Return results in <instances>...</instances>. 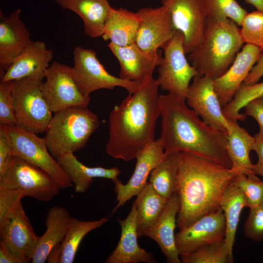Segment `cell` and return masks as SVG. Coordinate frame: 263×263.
<instances>
[{"label": "cell", "instance_id": "obj_1", "mask_svg": "<svg viewBox=\"0 0 263 263\" xmlns=\"http://www.w3.org/2000/svg\"><path fill=\"white\" fill-rule=\"evenodd\" d=\"M159 86L152 76L114 107L109 116L107 153L129 161L153 141L160 116Z\"/></svg>", "mask_w": 263, "mask_h": 263}, {"label": "cell", "instance_id": "obj_2", "mask_svg": "<svg viewBox=\"0 0 263 263\" xmlns=\"http://www.w3.org/2000/svg\"><path fill=\"white\" fill-rule=\"evenodd\" d=\"M176 192L180 202L179 230L220 208L221 198L239 171L212 159L187 152L178 153Z\"/></svg>", "mask_w": 263, "mask_h": 263}, {"label": "cell", "instance_id": "obj_3", "mask_svg": "<svg viewBox=\"0 0 263 263\" xmlns=\"http://www.w3.org/2000/svg\"><path fill=\"white\" fill-rule=\"evenodd\" d=\"M160 139L166 154L187 152L232 167L227 150L226 133L201 119L186 100L168 93L160 94Z\"/></svg>", "mask_w": 263, "mask_h": 263}, {"label": "cell", "instance_id": "obj_4", "mask_svg": "<svg viewBox=\"0 0 263 263\" xmlns=\"http://www.w3.org/2000/svg\"><path fill=\"white\" fill-rule=\"evenodd\" d=\"M238 26L227 18H207L200 42L188 56L199 75L214 80L227 70L244 43Z\"/></svg>", "mask_w": 263, "mask_h": 263}, {"label": "cell", "instance_id": "obj_5", "mask_svg": "<svg viewBox=\"0 0 263 263\" xmlns=\"http://www.w3.org/2000/svg\"><path fill=\"white\" fill-rule=\"evenodd\" d=\"M100 124L96 114L88 107H72L55 113L43 138L56 159L84 148Z\"/></svg>", "mask_w": 263, "mask_h": 263}, {"label": "cell", "instance_id": "obj_6", "mask_svg": "<svg viewBox=\"0 0 263 263\" xmlns=\"http://www.w3.org/2000/svg\"><path fill=\"white\" fill-rule=\"evenodd\" d=\"M43 79L21 78L15 80L12 88L17 126L37 134L45 133L53 117L41 90Z\"/></svg>", "mask_w": 263, "mask_h": 263}, {"label": "cell", "instance_id": "obj_7", "mask_svg": "<svg viewBox=\"0 0 263 263\" xmlns=\"http://www.w3.org/2000/svg\"><path fill=\"white\" fill-rule=\"evenodd\" d=\"M0 188L19 190L24 197L42 202L52 200L61 189L48 173L14 155L0 176Z\"/></svg>", "mask_w": 263, "mask_h": 263}, {"label": "cell", "instance_id": "obj_8", "mask_svg": "<svg viewBox=\"0 0 263 263\" xmlns=\"http://www.w3.org/2000/svg\"><path fill=\"white\" fill-rule=\"evenodd\" d=\"M74 66L72 73L77 86L85 97L102 89L112 90L116 87L125 89L129 94L135 92L141 83L122 79L110 74L100 62L96 52L81 46L74 50Z\"/></svg>", "mask_w": 263, "mask_h": 263}, {"label": "cell", "instance_id": "obj_9", "mask_svg": "<svg viewBox=\"0 0 263 263\" xmlns=\"http://www.w3.org/2000/svg\"><path fill=\"white\" fill-rule=\"evenodd\" d=\"M6 128L12 155L20 157L48 173L61 189L73 186L57 160L50 153L43 138L18 126Z\"/></svg>", "mask_w": 263, "mask_h": 263}, {"label": "cell", "instance_id": "obj_10", "mask_svg": "<svg viewBox=\"0 0 263 263\" xmlns=\"http://www.w3.org/2000/svg\"><path fill=\"white\" fill-rule=\"evenodd\" d=\"M184 36L176 31L174 36L163 48L164 55L157 67L156 79L159 87L186 100L191 79L199 75L186 57Z\"/></svg>", "mask_w": 263, "mask_h": 263}, {"label": "cell", "instance_id": "obj_11", "mask_svg": "<svg viewBox=\"0 0 263 263\" xmlns=\"http://www.w3.org/2000/svg\"><path fill=\"white\" fill-rule=\"evenodd\" d=\"M45 78L41 90L52 113L72 107H88L90 97L79 91L71 67L54 61L46 70Z\"/></svg>", "mask_w": 263, "mask_h": 263}, {"label": "cell", "instance_id": "obj_12", "mask_svg": "<svg viewBox=\"0 0 263 263\" xmlns=\"http://www.w3.org/2000/svg\"><path fill=\"white\" fill-rule=\"evenodd\" d=\"M0 242L3 243L21 263L31 260L39 237L34 231L21 201L0 217Z\"/></svg>", "mask_w": 263, "mask_h": 263}, {"label": "cell", "instance_id": "obj_13", "mask_svg": "<svg viewBox=\"0 0 263 263\" xmlns=\"http://www.w3.org/2000/svg\"><path fill=\"white\" fill-rule=\"evenodd\" d=\"M174 28L184 36V49L189 54L199 44L207 17L201 0H161Z\"/></svg>", "mask_w": 263, "mask_h": 263}, {"label": "cell", "instance_id": "obj_14", "mask_svg": "<svg viewBox=\"0 0 263 263\" xmlns=\"http://www.w3.org/2000/svg\"><path fill=\"white\" fill-rule=\"evenodd\" d=\"M140 23L135 43L143 51L155 53L163 48L176 32L170 15L163 5L137 10Z\"/></svg>", "mask_w": 263, "mask_h": 263}, {"label": "cell", "instance_id": "obj_15", "mask_svg": "<svg viewBox=\"0 0 263 263\" xmlns=\"http://www.w3.org/2000/svg\"><path fill=\"white\" fill-rule=\"evenodd\" d=\"M225 232V220L222 209L201 217L175 234L180 256L187 255L202 246L223 241Z\"/></svg>", "mask_w": 263, "mask_h": 263}, {"label": "cell", "instance_id": "obj_16", "mask_svg": "<svg viewBox=\"0 0 263 263\" xmlns=\"http://www.w3.org/2000/svg\"><path fill=\"white\" fill-rule=\"evenodd\" d=\"M193 79L186 95L188 105L207 124L227 133L228 120L214 90L213 80L200 75Z\"/></svg>", "mask_w": 263, "mask_h": 263}, {"label": "cell", "instance_id": "obj_17", "mask_svg": "<svg viewBox=\"0 0 263 263\" xmlns=\"http://www.w3.org/2000/svg\"><path fill=\"white\" fill-rule=\"evenodd\" d=\"M167 156L160 138L154 140L136 156L135 168L128 182L123 184L118 178L113 181L117 203L113 213L132 197L137 196L148 183L147 179L151 171Z\"/></svg>", "mask_w": 263, "mask_h": 263}, {"label": "cell", "instance_id": "obj_18", "mask_svg": "<svg viewBox=\"0 0 263 263\" xmlns=\"http://www.w3.org/2000/svg\"><path fill=\"white\" fill-rule=\"evenodd\" d=\"M108 47L119 62L122 79L142 83L152 76L154 70L163 61L161 50L146 52L135 42L119 46L110 42Z\"/></svg>", "mask_w": 263, "mask_h": 263}, {"label": "cell", "instance_id": "obj_19", "mask_svg": "<svg viewBox=\"0 0 263 263\" xmlns=\"http://www.w3.org/2000/svg\"><path fill=\"white\" fill-rule=\"evenodd\" d=\"M18 8L6 16L0 10V70L2 76L33 42Z\"/></svg>", "mask_w": 263, "mask_h": 263}, {"label": "cell", "instance_id": "obj_20", "mask_svg": "<svg viewBox=\"0 0 263 263\" xmlns=\"http://www.w3.org/2000/svg\"><path fill=\"white\" fill-rule=\"evenodd\" d=\"M262 53L257 47L245 44L227 70L213 80L214 89L223 108L232 99Z\"/></svg>", "mask_w": 263, "mask_h": 263}, {"label": "cell", "instance_id": "obj_21", "mask_svg": "<svg viewBox=\"0 0 263 263\" xmlns=\"http://www.w3.org/2000/svg\"><path fill=\"white\" fill-rule=\"evenodd\" d=\"M137 207L135 200L130 213L124 220L118 219L121 233L118 243L105 263H156L153 255L139 245L136 227Z\"/></svg>", "mask_w": 263, "mask_h": 263}, {"label": "cell", "instance_id": "obj_22", "mask_svg": "<svg viewBox=\"0 0 263 263\" xmlns=\"http://www.w3.org/2000/svg\"><path fill=\"white\" fill-rule=\"evenodd\" d=\"M180 202L176 192L168 200L166 207L156 223L145 230L143 236L154 240L169 263H182L175 243V229Z\"/></svg>", "mask_w": 263, "mask_h": 263}, {"label": "cell", "instance_id": "obj_23", "mask_svg": "<svg viewBox=\"0 0 263 263\" xmlns=\"http://www.w3.org/2000/svg\"><path fill=\"white\" fill-rule=\"evenodd\" d=\"M53 57V52L46 43L34 41L1 76V81H15L28 77L44 78Z\"/></svg>", "mask_w": 263, "mask_h": 263}, {"label": "cell", "instance_id": "obj_24", "mask_svg": "<svg viewBox=\"0 0 263 263\" xmlns=\"http://www.w3.org/2000/svg\"><path fill=\"white\" fill-rule=\"evenodd\" d=\"M63 9L82 19L84 34L92 38L102 37L112 7L108 0H56Z\"/></svg>", "mask_w": 263, "mask_h": 263}, {"label": "cell", "instance_id": "obj_25", "mask_svg": "<svg viewBox=\"0 0 263 263\" xmlns=\"http://www.w3.org/2000/svg\"><path fill=\"white\" fill-rule=\"evenodd\" d=\"M71 216L65 208L55 206L47 212L44 233L39 237L32 256V263H43L47 260L52 249L63 241L70 222Z\"/></svg>", "mask_w": 263, "mask_h": 263}, {"label": "cell", "instance_id": "obj_26", "mask_svg": "<svg viewBox=\"0 0 263 263\" xmlns=\"http://www.w3.org/2000/svg\"><path fill=\"white\" fill-rule=\"evenodd\" d=\"M227 119L229 128L226 133L227 150L232 162L231 168L251 179H259L253 171L254 164L250 158V152L253 150L254 137L240 127L237 120Z\"/></svg>", "mask_w": 263, "mask_h": 263}, {"label": "cell", "instance_id": "obj_27", "mask_svg": "<svg viewBox=\"0 0 263 263\" xmlns=\"http://www.w3.org/2000/svg\"><path fill=\"white\" fill-rule=\"evenodd\" d=\"M56 160L73 183L75 192L77 193L86 192L94 178H107L113 182L121 173L116 167L107 169L86 166L77 159L74 153L61 155Z\"/></svg>", "mask_w": 263, "mask_h": 263}, {"label": "cell", "instance_id": "obj_28", "mask_svg": "<svg viewBox=\"0 0 263 263\" xmlns=\"http://www.w3.org/2000/svg\"><path fill=\"white\" fill-rule=\"evenodd\" d=\"M140 23L138 14L126 9L112 8L102 38L119 46L135 42Z\"/></svg>", "mask_w": 263, "mask_h": 263}, {"label": "cell", "instance_id": "obj_29", "mask_svg": "<svg viewBox=\"0 0 263 263\" xmlns=\"http://www.w3.org/2000/svg\"><path fill=\"white\" fill-rule=\"evenodd\" d=\"M244 207H247L245 196L232 180L225 190L220 201V208L223 211L225 220L226 232L224 242L232 259L233 248L240 216Z\"/></svg>", "mask_w": 263, "mask_h": 263}, {"label": "cell", "instance_id": "obj_30", "mask_svg": "<svg viewBox=\"0 0 263 263\" xmlns=\"http://www.w3.org/2000/svg\"><path fill=\"white\" fill-rule=\"evenodd\" d=\"M136 196V227L138 238H140L145 230L157 221L168 199L160 195L149 183Z\"/></svg>", "mask_w": 263, "mask_h": 263}, {"label": "cell", "instance_id": "obj_31", "mask_svg": "<svg viewBox=\"0 0 263 263\" xmlns=\"http://www.w3.org/2000/svg\"><path fill=\"white\" fill-rule=\"evenodd\" d=\"M108 221V219L106 218L96 221H84L71 217L66 234L59 244V263H73L78 247L84 237Z\"/></svg>", "mask_w": 263, "mask_h": 263}, {"label": "cell", "instance_id": "obj_32", "mask_svg": "<svg viewBox=\"0 0 263 263\" xmlns=\"http://www.w3.org/2000/svg\"><path fill=\"white\" fill-rule=\"evenodd\" d=\"M178 171V153L168 154L151 171L149 183L160 195L168 199L176 191Z\"/></svg>", "mask_w": 263, "mask_h": 263}, {"label": "cell", "instance_id": "obj_33", "mask_svg": "<svg viewBox=\"0 0 263 263\" xmlns=\"http://www.w3.org/2000/svg\"><path fill=\"white\" fill-rule=\"evenodd\" d=\"M263 96V81L251 85L242 84L232 99L223 108L227 119L244 121L246 115L240 113V110L251 101Z\"/></svg>", "mask_w": 263, "mask_h": 263}, {"label": "cell", "instance_id": "obj_34", "mask_svg": "<svg viewBox=\"0 0 263 263\" xmlns=\"http://www.w3.org/2000/svg\"><path fill=\"white\" fill-rule=\"evenodd\" d=\"M207 18H225L241 26L247 14L236 0H201Z\"/></svg>", "mask_w": 263, "mask_h": 263}, {"label": "cell", "instance_id": "obj_35", "mask_svg": "<svg viewBox=\"0 0 263 263\" xmlns=\"http://www.w3.org/2000/svg\"><path fill=\"white\" fill-rule=\"evenodd\" d=\"M183 263H233L224 240L202 246L191 253L180 257Z\"/></svg>", "mask_w": 263, "mask_h": 263}, {"label": "cell", "instance_id": "obj_36", "mask_svg": "<svg viewBox=\"0 0 263 263\" xmlns=\"http://www.w3.org/2000/svg\"><path fill=\"white\" fill-rule=\"evenodd\" d=\"M241 26L244 43L253 45L263 52V11L247 13Z\"/></svg>", "mask_w": 263, "mask_h": 263}, {"label": "cell", "instance_id": "obj_37", "mask_svg": "<svg viewBox=\"0 0 263 263\" xmlns=\"http://www.w3.org/2000/svg\"><path fill=\"white\" fill-rule=\"evenodd\" d=\"M233 182L243 192L249 209L263 204V180L253 179L245 174L238 173Z\"/></svg>", "mask_w": 263, "mask_h": 263}, {"label": "cell", "instance_id": "obj_38", "mask_svg": "<svg viewBox=\"0 0 263 263\" xmlns=\"http://www.w3.org/2000/svg\"><path fill=\"white\" fill-rule=\"evenodd\" d=\"M14 81L0 83V126H17L15 113L12 88Z\"/></svg>", "mask_w": 263, "mask_h": 263}, {"label": "cell", "instance_id": "obj_39", "mask_svg": "<svg viewBox=\"0 0 263 263\" xmlns=\"http://www.w3.org/2000/svg\"><path fill=\"white\" fill-rule=\"evenodd\" d=\"M244 226L246 237L256 242L263 241V204L250 208Z\"/></svg>", "mask_w": 263, "mask_h": 263}, {"label": "cell", "instance_id": "obj_40", "mask_svg": "<svg viewBox=\"0 0 263 263\" xmlns=\"http://www.w3.org/2000/svg\"><path fill=\"white\" fill-rule=\"evenodd\" d=\"M24 197L19 190L0 188V217L3 216Z\"/></svg>", "mask_w": 263, "mask_h": 263}, {"label": "cell", "instance_id": "obj_41", "mask_svg": "<svg viewBox=\"0 0 263 263\" xmlns=\"http://www.w3.org/2000/svg\"><path fill=\"white\" fill-rule=\"evenodd\" d=\"M12 156V147L6 128L0 126V176L4 172Z\"/></svg>", "mask_w": 263, "mask_h": 263}, {"label": "cell", "instance_id": "obj_42", "mask_svg": "<svg viewBox=\"0 0 263 263\" xmlns=\"http://www.w3.org/2000/svg\"><path fill=\"white\" fill-rule=\"evenodd\" d=\"M244 108V114L253 117L259 124V131L263 132V96L251 101Z\"/></svg>", "mask_w": 263, "mask_h": 263}, {"label": "cell", "instance_id": "obj_43", "mask_svg": "<svg viewBox=\"0 0 263 263\" xmlns=\"http://www.w3.org/2000/svg\"><path fill=\"white\" fill-rule=\"evenodd\" d=\"M254 137L255 142L253 150L258 156V161L254 164L253 170L256 175L263 177V132L259 131Z\"/></svg>", "mask_w": 263, "mask_h": 263}, {"label": "cell", "instance_id": "obj_44", "mask_svg": "<svg viewBox=\"0 0 263 263\" xmlns=\"http://www.w3.org/2000/svg\"><path fill=\"white\" fill-rule=\"evenodd\" d=\"M263 76V52L252 68L243 84L251 85L258 82Z\"/></svg>", "mask_w": 263, "mask_h": 263}, {"label": "cell", "instance_id": "obj_45", "mask_svg": "<svg viewBox=\"0 0 263 263\" xmlns=\"http://www.w3.org/2000/svg\"><path fill=\"white\" fill-rule=\"evenodd\" d=\"M0 263H21L9 248L0 242Z\"/></svg>", "mask_w": 263, "mask_h": 263}, {"label": "cell", "instance_id": "obj_46", "mask_svg": "<svg viewBox=\"0 0 263 263\" xmlns=\"http://www.w3.org/2000/svg\"><path fill=\"white\" fill-rule=\"evenodd\" d=\"M245 1L254 6L257 10L263 11V0H245Z\"/></svg>", "mask_w": 263, "mask_h": 263}]
</instances>
